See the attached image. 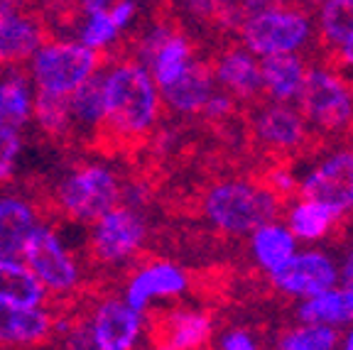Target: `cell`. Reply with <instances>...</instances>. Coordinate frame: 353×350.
Masks as SVG:
<instances>
[{"label":"cell","mask_w":353,"mask_h":350,"mask_svg":"<svg viewBox=\"0 0 353 350\" xmlns=\"http://www.w3.org/2000/svg\"><path fill=\"white\" fill-rule=\"evenodd\" d=\"M353 34V0H324L319 10V37L329 50H336Z\"/></svg>","instance_id":"f546056e"},{"label":"cell","mask_w":353,"mask_h":350,"mask_svg":"<svg viewBox=\"0 0 353 350\" xmlns=\"http://www.w3.org/2000/svg\"><path fill=\"white\" fill-rule=\"evenodd\" d=\"M42 218L37 201L0 192V260H22L25 245Z\"/></svg>","instance_id":"e0dca14e"},{"label":"cell","mask_w":353,"mask_h":350,"mask_svg":"<svg viewBox=\"0 0 353 350\" xmlns=\"http://www.w3.org/2000/svg\"><path fill=\"white\" fill-rule=\"evenodd\" d=\"M297 196L321 203L343 220L353 214V143L336 140L299 172Z\"/></svg>","instance_id":"5b68a950"},{"label":"cell","mask_w":353,"mask_h":350,"mask_svg":"<svg viewBox=\"0 0 353 350\" xmlns=\"http://www.w3.org/2000/svg\"><path fill=\"white\" fill-rule=\"evenodd\" d=\"M346 287H348V289L353 291V277H351V279H346Z\"/></svg>","instance_id":"b9f144b4"},{"label":"cell","mask_w":353,"mask_h":350,"mask_svg":"<svg viewBox=\"0 0 353 350\" xmlns=\"http://www.w3.org/2000/svg\"><path fill=\"white\" fill-rule=\"evenodd\" d=\"M236 103L238 101L233 99V96H228L226 91H221V88L216 86L214 93L209 96V101H206L201 115H204L209 123H228L233 118V113H236Z\"/></svg>","instance_id":"e575fe53"},{"label":"cell","mask_w":353,"mask_h":350,"mask_svg":"<svg viewBox=\"0 0 353 350\" xmlns=\"http://www.w3.org/2000/svg\"><path fill=\"white\" fill-rule=\"evenodd\" d=\"M353 277V250L348 252V258H346V262L341 265V279L346 282V279H351Z\"/></svg>","instance_id":"ab89813d"},{"label":"cell","mask_w":353,"mask_h":350,"mask_svg":"<svg viewBox=\"0 0 353 350\" xmlns=\"http://www.w3.org/2000/svg\"><path fill=\"white\" fill-rule=\"evenodd\" d=\"M110 61L108 54L79 42L50 39L32 54V76L37 88L59 96H72L91 74Z\"/></svg>","instance_id":"52a82bcc"},{"label":"cell","mask_w":353,"mask_h":350,"mask_svg":"<svg viewBox=\"0 0 353 350\" xmlns=\"http://www.w3.org/2000/svg\"><path fill=\"white\" fill-rule=\"evenodd\" d=\"M118 34H121V30L113 25L108 10H99L86 15V22L81 28V44H86L91 50H103V47L116 42Z\"/></svg>","instance_id":"1f68e13d"},{"label":"cell","mask_w":353,"mask_h":350,"mask_svg":"<svg viewBox=\"0 0 353 350\" xmlns=\"http://www.w3.org/2000/svg\"><path fill=\"white\" fill-rule=\"evenodd\" d=\"M32 113L39 130L44 132V137L50 143H57L59 147H72L74 140L79 137V130H77V123H74L69 96H59V93H50L37 88Z\"/></svg>","instance_id":"603a6c76"},{"label":"cell","mask_w":353,"mask_h":350,"mask_svg":"<svg viewBox=\"0 0 353 350\" xmlns=\"http://www.w3.org/2000/svg\"><path fill=\"white\" fill-rule=\"evenodd\" d=\"M282 201L263 184L248 176H228L206 186L201 216L221 236H250L258 225L280 218Z\"/></svg>","instance_id":"7a4b0ae2"},{"label":"cell","mask_w":353,"mask_h":350,"mask_svg":"<svg viewBox=\"0 0 353 350\" xmlns=\"http://www.w3.org/2000/svg\"><path fill=\"white\" fill-rule=\"evenodd\" d=\"M22 260L28 262L30 272L39 279L47 291V304L54 311L72 307L86 287L79 279V267L74 258L61 247L57 233L50 225H37L25 245Z\"/></svg>","instance_id":"8992f818"},{"label":"cell","mask_w":353,"mask_h":350,"mask_svg":"<svg viewBox=\"0 0 353 350\" xmlns=\"http://www.w3.org/2000/svg\"><path fill=\"white\" fill-rule=\"evenodd\" d=\"M248 238H250V255H253V262L258 265L265 274L277 272V269L299 250L297 238L290 233V228H287L280 218L258 225Z\"/></svg>","instance_id":"44dd1931"},{"label":"cell","mask_w":353,"mask_h":350,"mask_svg":"<svg viewBox=\"0 0 353 350\" xmlns=\"http://www.w3.org/2000/svg\"><path fill=\"white\" fill-rule=\"evenodd\" d=\"M339 329L299 321L277 338V350H339Z\"/></svg>","instance_id":"f1b7e54d"},{"label":"cell","mask_w":353,"mask_h":350,"mask_svg":"<svg viewBox=\"0 0 353 350\" xmlns=\"http://www.w3.org/2000/svg\"><path fill=\"white\" fill-rule=\"evenodd\" d=\"M192 59H194L192 42H189L184 34L172 32L170 37H167V42L162 44L160 50L154 52L152 59H150L148 72H150V76H152V81L157 83V88H165L182 76L184 69H187Z\"/></svg>","instance_id":"4316f807"},{"label":"cell","mask_w":353,"mask_h":350,"mask_svg":"<svg viewBox=\"0 0 353 350\" xmlns=\"http://www.w3.org/2000/svg\"><path fill=\"white\" fill-rule=\"evenodd\" d=\"M20 150H22L20 132L10 130V127H0V186L12 181Z\"/></svg>","instance_id":"836d02e7"},{"label":"cell","mask_w":353,"mask_h":350,"mask_svg":"<svg viewBox=\"0 0 353 350\" xmlns=\"http://www.w3.org/2000/svg\"><path fill=\"white\" fill-rule=\"evenodd\" d=\"M214 88L216 81L209 61L192 59L182 76L170 86L160 88L162 108L174 115H201Z\"/></svg>","instance_id":"ac0fdd59"},{"label":"cell","mask_w":353,"mask_h":350,"mask_svg":"<svg viewBox=\"0 0 353 350\" xmlns=\"http://www.w3.org/2000/svg\"><path fill=\"white\" fill-rule=\"evenodd\" d=\"M260 181H263L280 201L294 198L299 192V174L290 165H285V162H275V165L268 167Z\"/></svg>","instance_id":"d6a6232c"},{"label":"cell","mask_w":353,"mask_h":350,"mask_svg":"<svg viewBox=\"0 0 353 350\" xmlns=\"http://www.w3.org/2000/svg\"><path fill=\"white\" fill-rule=\"evenodd\" d=\"M334 66L348 79V83H353V34L334 50Z\"/></svg>","instance_id":"8d00e7d4"},{"label":"cell","mask_w":353,"mask_h":350,"mask_svg":"<svg viewBox=\"0 0 353 350\" xmlns=\"http://www.w3.org/2000/svg\"><path fill=\"white\" fill-rule=\"evenodd\" d=\"M341 267L329 252L319 247H299L277 272L270 274V282L280 294L292 299H307L324 289L339 285Z\"/></svg>","instance_id":"8fae6325"},{"label":"cell","mask_w":353,"mask_h":350,"mask_svg":"<svg viewBox=\"0 0 353 350\" xmlns=\"http://www.w3.org/2000/svg\"><path fill=\"white\" fill-rule=\"evenodd\" d=\"M30 113H32V99H30L28 76L12 72L0 83V127L20 132L22 125H28Z\"/></svg>","instance_id":"83f0119b"},{"label":"cell","mask_w":353,"mask_h":350,"mask_svg":"<svg viewBox=\"0 0 353 350\" xmlns=\"http://www.w3.org/2000/svg\"><path fill=\"white\" fill-rule=\"evenodd\" d=\"M61 331V316L54 309L17 307L0 301V345L37 348L50 343Z\"/></svg>","instance_id":"9a60e30c"},{"label":"cell","mask_w":353,"mask_h":350,"mask_svg":"<svg viewBox=\"0 0 353 350\" xmlns=\"http://www.w3.org/2000/svg\"><path fill=\"white\" fill-rule=\"evenodd\" d=\"M282 223L290 228L297 243L304 245H316V243L326 240L329 233L334 230V225L339 223L336 216L331 214L329 208H324L321 203L312 201V198L294 196L290 198V206L285 211V220Z\"/></svg>","instance_id":"cb8c5ba5"},{"label":"cell","mask_w":353,"mask_h":350,"mask_svg":"<svg viewBox=\"0 0 353 350\" xmlns=\"http://www.w3.org/2000/svg\"><path fill=\"white\" fill-rule=\"evenodd\" d=\"M192 287V277L182 265L172 260H145L130 272L125 282V304L135 311L145 313L154 301L179 299Z\"/></svg>","instance_id":"7c38bea8"},{"label":"cell","mask_w":353,"mask_h":350,"mask_svg":"<svg viewBox=\"0 0 353 350\" xmlns=\"http://www.w3.org/2000/svg\"><path fill=\"white\" fill-rule=\"evenodd\" d=\"M69 105H72V115H74V123H77V130L79 127H88V130L94 132L96 127L101 125V121H103V115H105V74H103V69L91 74V76H88L86 81L69 96ZM91 132H88V135H91ZM86 140H83V143H86Z\"/></svg>","instance_id":"484cf974"},{"label":"cell","mask_w":353,"mask_h":350,"mask_svg":"<svg viewBox=\"0 0 353 350\" xmlns=\"http://www.w3.org/2000/svg\"><path fill=\"white\" fill-rule=\"evenodd\" d=\"M297 105L312 132L339 137L353 125V83L334 64L309 66Z\"/></svg>","instance_id":"277c9868"},{"label":"cell","mask_w":353,"mask_h":350,"mask_svg":"<svg viewBox=\"0 0 353 350\" xmlns=\"http://www.w3.org/2000/svg\"><path fill=\"white\" fill-rule=\"evenodd\" d=\"M307 3H321V0H307Z\"/></svg>","instance_id":"7bdbcfd3"},{"label":"cell","mask_w":353,"mask_h":350,"mask_svg":"<svg viewBox=\"0 0 353 350\" xmlns=\"http://www.w3.org/2000/svg\"><path fill=\"white\" fill-rule=\"evenodd\" d=\"M304 59L299 54H272L260 59V76H263V96L280 103H297L307 79Z\"/></svg>","instance_id":"ffe728a7"},{"label":"cell","mask_w":353,"mask_h":350,"mask_svg":"<svg viewBox=\"0 0 353 350\" xmlns=\"http://www.w3.org/2000/svg\"><path fill=\"white\" fill-rule=\"evenodd\" d=\"M91 331L99 350H132L145 331V318L125 299L101 294L91 311Z\"/></svg>","instance_id":"5bb4252c"},{"label":"cell","mask_w":353,"mask_h":350,"mask_svg":"<svg viewBox=\"0 0 353 350\" xmlns=\"http://www.w3.org/2000/svg\"><path fill=\"white\" fill-rule=\"evenodd\" d=\"M108 17L118 30H123L135 17V3L132 0H116L113 6H108Z\"/></svg>","instance_id":"74e56055"},{"label":"cell","mask_w":353,"mask_h":350,"mask_svg":"<svg viewBox=\"0 0 353 350\" xmlns=\"http://www.w3.org/2000/svg\"><path fill=\"white\" fill-rule=\"evenodd\" d=\"M339 348H341V350H353V323H351V329H348V333L339 340Z\"/></svg>","instance_id":"60d3db41"},{"label":"cell","mask_w":353,"mask_h":350,"mask_svg":"<svg viewBox=\"0 0 353 350\" xmlns=\"http://www.w3.org/2000/svg\"><path fill=\"white\" fill-rule=\"evenodd\" d=\"M148 240V223L135 208L118 203L94 223L88 262L94 267H121L138 258Z\"/></svg>","instance_id":"9c48e42d"},{"label":"cell","mask_w":353,"mask_h":350,"mask_svg":"<svg viewBox=\"0 0 353 350\" xmlns=\"http://www.w3.org/2000/svg\"><path fill=\"white\" fill-rule=\"evenodd\" d=\"M47 37V25L39 15L17 10L0 22V69L20 66L37 52Z\"/></svg>","instance_id":"d6986e66"},{"label":"cell","mask_w":353,"mask_h":350,"mask_svg":"<svg viewBox=\"0 0 353 350\" xmlns=\"http://www.w3.org/2000/svg\"><path fill=\"white\" fill-rule=\"evenodd\" d=\"M238 34L243 47L263 59L272 54H299L314 37V28L307 12L282 6L243 20Z\"/></svg>","instance_id":"ba28073f"},{"label":"cell","mask_w":353,"mask_h":350,"mask_svg":"<svg viewBox=\"0 0 353 350\" xmlns=\"http://www.w3.org/2000/svg\"><path fill=\"white\" fill-rule=\"evenodd\" d=\"M0 301L17 307H44L47 291L30 267L15 260H0Z\"/></svg>","instance_id":"d4e9b609"},{"label":"cell","mask_w":353,"mask_h":350,"mask_svg":"<svg viewBox=\"0 0 353 350\" xmlns=\"http://www.w3.org/2000/svg\"><path fill=\"white\" fill-rule=\"evenodd\" d=\"M187 6L196 20L209 22V25H216V28L238 30L243 22L238 0H187Z\"/></svg>","instance_id":"4dcf8cb0"},{"label":"cell","mask_w":353,"mask_h":350,"mask_svg":"<svg viewBox=\"0 0 353 350\" xmlns=\"http://www.w3.org/2000/svg\"><path fill=\"white\" fill-rule=\"evenodd\" d=\"M282 6H287V3H282V0H238L243 20H248V17H253V15H260V12L275 10V8H282Z\"/></svg>","instance_id":"f35d334b"},{"label":"cell","mask_w":353,"mask_h":350,"mask_svg":"<svg viewBox=\"0 0 353 350\" xmlns=\"http://www.w3.org/2000/svg\"><path fill=\"white\" fill-rule=\"evenodd\" d=\"M253 140L275 157H297L312 143V127L299 105L263 101L250 110L248 118Z\"/></svg>","instance_id":"30bf717a"},{"label":"cell","mask_w":353,"mask_h":350,"mask_svg":"<svg viewBox=\"0 0 353 350\" xmlns=\"http://www.w3.org/2000/svg\"><path fill=\"white\" fill-rule=\"evenodd\" d=\"M160 88L138 59H118L105 72V115L86 140L96 154H125L150 140L160 123Z\"/></svg>","instance_id":"6da1fadb"},{"label":"cell","mask_w":353,"mask_h":350,"mask_svg":"<svg viewBox=\"0 0 353 350\" xmlns=\"http://www.w3.org/2000/svg\"><path fill=\"white\" fill-rule=\"evenodd\" d=\"M123 181L113 169L103 165H81L66 174L54 192H37V206L44 218L64 216L77 223H96L105 211L121 203Z\"/></svg>","instance_id":"3957f363"},{"label":"cell","mask_w":353,"mask_h":350,"mask_svg":"<svg viewBox=\"0 0 353 350\" xmlns=\"http://www.w3.org/2000/svg\"><path fill=\"white\" fill-rule=\"evenodd\" d=\"M216 350H260V345L250 331L226 329L216 340Z\"/></svg>","instance_id":"d590c367"},{"label":"cell","mask_w":353,"mask_h":350,"mask_svg":"<svg viewBox=\"0 0 353 350\" xmlns=\"http://www.w3.org/2000/svg\"><path fill=\"white\" fill-rule=\"evenodd\" d=\"M297 321L321 323L331 329H341L353 323V291L346 285H336L314 296L299 299Z\"/></svg>","instance_id":"7402d4cb"},{"label":"cell","mask_w":353,"mask_h":350,"mask_svg":"<svg viewBox=\"0 0 353 350\" xmlns=\"http://www.w3.org/2000/svg\"><path fill=\"white\" fill-rule=\"evenodd\" d=\"M214 81L221 91H226L241 103H255L263 96V76L260 59L245 47H226L211 64Z\"/></svg>","instance_id":"2e32d148"},{"label":"cell","mask_w":353,"mask_h":350,"mask_svg":"<svg viewBox=\"0 0 353 350\" xmlns=\"http://www.w3.org/2000/svg\"><path fill=\"white\" fill-rule=\"evenodd\" d=\"M214 336V318L204 309H170L150 316L152 350H204Z\"/></svg>","instance_id":"4fadbf2b"}]
</instances>
